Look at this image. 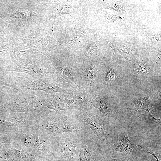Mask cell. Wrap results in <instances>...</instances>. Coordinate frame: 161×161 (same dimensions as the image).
Here are the masks:
<instances>
[{
    "label": "cell",
    "mask_w": 161,
    "mask_h": 161,
    "mask_svg": "<svg viewBox=\"0 0 161 161\" xmlns=\"http://www.w3.org/2000/svg\"><path fill=\"white\" fill-rule=\"evenodd\" d=\"M80 132L64 133L55 137L54 154L60 161H77L81 147Z\"/></svg>",
    "instance_id": "277c9868"
},
{
    "label": "cell",
    "mask_w": 161,
    "mask_h": 161,
    "mask_svg": "<svg viewBox=\"0 0 161 161\" xmlns=\"http://www.w3.org/2000/svg\"><path fill=\"white\" fill-rule=\"evenodd\" d=\"M92 103L104 117L111 121L110 118L113 113V108L108 100L105 98H99L93 101Z\"/></svg>",
    "instance_id": "9c48e42d"
},
{
    "label": "cell",
    "mask_w": 161,
    "mask_h": 161,
    "mask_svg": "<svg viewBox=\"0 0 161 161\" xmlns=\"http://www.w3.org/2000/svg\"><path fill=\"white\" fill-rule=\"evenodd\" d=\"M134 159L127 156L118 158H113L111 157V154L109 153L106 156L105 161H134Z\"/></svg>",
    "instance_id": "2e32d148"
},
{
    "label": "cell",
    "mask_w": 161,
    "mask_h": 161,
    "mask_svg": "<svg viewBox=\"0 0 161 161\" xmlns=\"http://www.w3.org/2000/svg\"><path fill=\"white\" fill-rule=\"evenodd\" d=\"M7 144H0V161H12Z\"/></svg>",
    "instance_id": "4fadbf2b"
},
{
    "label": "cell",
    "mask_w": 161,
    "mask_h": 161,
    "mask_svg": "<svg viewBox=\"0 0 161 161\" xmlns=\"http://www.w3.org/2000/svg\"><path fill=\"white\" fill-rule=\"evenodd\" d=\"M150 116L153 121H155L159 125L161 126V120L160 119H156L154 118L151 114H150Z\"/></svg>",
    "instance_id": "ac0fdd59"
},
{
    "label": "cell",
    "mask_w": 161,
    "mask_h": 161,
    "mask_svg": "<svg viewBox=\"0 0 161 161\" xmlns=\"http://www.w3.org/2000/svg\"><path fill=\"white\" fill-rule=\"evenodd\" d=\"M117 139L114 143L108 150L109 154L118 152L123 153L127 156L134 159L139 156L142 151L136 144L131 140L127 134V130L123 129L118 131L117 134Z\"/></svg>",
    "instance_id": "8992f818"
},
{
    "label": "cell",
    "mask_w": 161,
    "mask_h": 161,
    "mask_svg": "<svg viewBox=\"0 0 161 161\" xmlns=\"http://www.w3.org/2000/svg\"><path fill=\"white\" fill-rule=\"evenodd\" d=\"M74 114L84 126L89 128L104 142L110 136L116 133L115 128L111 121L95 112L91 107L84 110L76 111Z\"/></svg>",
    "instance_id": "3957f363"
},
{
    "label": "cell",
    "mask_w": 161,
    "mask_h": 161,
    "mask_svg": "<svg viewBox=\"0 0 161 161\" xmlns=\"http://www.w3.org/2000/svg\"><path fill=\"white\" fill-rule=\"evenodd\" d=\"M81 147L77 161H105L108 150L103 140L85 126L80 132Z\"/></svg>",
    "instance_id": "7a4b0ae2"
},
{
    "label": "cell",
    "mask_w": 161,
    "mask_h": 161,
    "mask_svg": "<svg viewBox=\"0 0 161 161\" xmlns=\"http://www.w3.org/2000/svg\"><path fill=\"white\" fill-rule=\"evenodd\" d=\"M37 120L0 114V133L13 137L37 126Z\"/></svg>",
    "instance_id": "5b68a950"
},
{
    "label": "cell",
    "mask_w": 161,
    "mask_h": 161,
    "mask_svg": "<svg viewBox=\"0 0 161 161\" xmlns=\"http://www.w3.org/2000/svg\"><path fill=\"white\" fill-rule=\"evenodd\" d=\"M15 144L13 137L9 135L0 133V144Z\"/></svg>",
    "instance_id": "9a60e30c"
},
{
    "label": "cell",
    "mask_w": 161,
    "mask_h": 161,
    "mask_svg": "<svg viewBox=\"0 0 161 161\" xmlns=\"http://www.w3.org/2000/svg\"><path fill=\"white\" fill-rule=\"evenodd\" d=\"M0 84L1 85H6V86H10L11 87H12L14 89H16L15 88V86H12V85H9V84H7V83H5L0 80Z\"/></svg>",
    "instance_id": "d6986e66"
},
{
    "label": "cell",
    "mask_w": 161,
    "mask_h": 161,
    "mask_svg": "<svg viewBox=\"0 0 161 161\" xmlns=\"http://www.w3.org/2000/svg\"><path fill=\"white\" fill-rule=\"evenodd\" d=\"M42 105L56 111H66L70 109L66 100L58 98L49 99L42 102Z\"/></svg>",
    "instance_id": "30bf717a"
},
{
    "label": "cell",
    "mask_w": 161,
    "mask_h": 161,
    "mask_svg": "<svg viewBox=\"0 0 161 161\" xmlns=\"http://www.w3.org/2000/svg\"><path fill=\"white\" fill-rule=\"evenodd\" d=\"M114 76L115 74L112 71H111L107 74L106 76L107 80H110L114 79Z\"/></svg>",
    "instance_id": "e0dca14e"
},
{
    "label": "cell",
    "mask_w": 161,
    "mask_h": 161,
    "mask_svg": "<svg viewBox=\"0 0 161 161\" xmlns=\"http://www.w3.org/2000/svg\"><path fill=\"white\" fill-rule=\"evenodd\" d=\"M134 110L136 112L140 110H145L150 113H152L153 108L148 98L138 99L134 103Z\"/></svg>",
    "instance_id": "7c38bea8"
},
{
    "label": "cell",
    "mask_w": 161,
    "mask_h": 161,
    "mask_svg": "<svg viewBox=\"0 0 161 161\" xmlns=\"http://www.w3.org/2000/svg\"><path fill=\"white\" fill-rule=\"evenodd\" d=\"M54 138L37 126L35 141L32 150L44 156L54 154Z\"/></svg>",
    "instance_id": "52a82bcc"
},
{
    "label": "cell",
    "mask_w": 161,
    "mask_h": 161,
    "mask_svg": "<svg viewBox=\"0 0 161 161\" xmlns=\"http://www.w3.org/2000/svg\"><path fill=\"white\" fill-rule=\"evenodd\" d=\"M37 126L22 133L14 138L16 147L24 150H32L35 139Z\"/></svg>",
    "instance_id": "ba28073f"
},
{
    "label": "cell",
    "mask_w": 161,
    "mask_h": 161,
    "mask_svg": "<svg viewBox=\"0 0 161 161\" xmlns=\"http://www.w3.org/2000/svg\"><path fill=\"white\" fill-rule=\"evenodd\" d=\"M37 126L49 135L56 137L64 133L79 132L84 126L74 114L64 113L38 119Z\"/></svg>",
    "instance_id": "6da1fadb"
},
{
    "label": "cell",
    "mask_w": 161,
    "mask_h": 161,
    "mask_svg": "<svg viewBox=\"0 0 161 161\" xmlns=\"http://www.w3.org/2000/svg\"><path fill=\"white\" fill-rule=\"evenodd\" d=\"M8 147L11 154H14L18 158L24 160H31L36 158L35 155L27 151L13 147L11 144H7Z\"/></svg>",
    "instance_id": "8fae6325"
},
{
    "label": "cell",
    "mask_w": 161,
    "mask_h": 161,
    "mask_svg": "<svg viewBox=\"0 0 161 161\" xmlns=\"http://www.w3.org/2000/svg\"><path fill=\"white\" fill-rule=\"evenodd\" d=\"M97 72V69L94 66L89 68L85 73L86 80L90 84H92L95 81Z\"/></svg>",
    "instance_id": "5bb4252c"
}]
</instances>
